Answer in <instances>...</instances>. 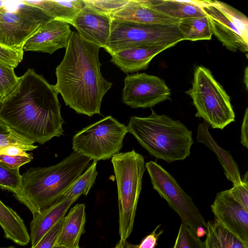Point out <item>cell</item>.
I'll return each instance as SVG.
<instances>
[{
	"label": "cell",
	"instance_id": "6da1fadb",
	"mask_svg": "<svg viewBox=\"0 0 248 248\" xmlns=\"http://www.w3.org/2000/svg\"><path fill=\"white\" fill-rule=\"evenodd\" d=\"M58 94L53 85L29 68L1 102L0 119L15 132L44 144L64 134Z\"/></svg>",
	"mask_w": 248,
	"mask_h": 248
},
{
	"label": "cell",
	"instance_id": "7a4b0ae2",
	"mask_svg": "<svg viewBox=\"0 0 248 248\" xmlns=\"http://www.w3.org/2000/svg\"><path fill=\"white\" fill-rule=\"evenodd\" d=\"M101 48L72 31L63 58L56 68L53 86L65 105L89 117L101 114L103 98L112 85L100 71Z\"/></svg>",
	"mask_w": 248,
	"mask_h": 248
},
{
	"label": "cell",
	"instance_id": "3957f363",
	"mask_svg": "<svg viewBox=\"0 0 248 248\" xmlns=\"http://www.w3.org/2000/svg\"><path fill=\"white\" fill-rule=\"evenodd\" d=\"M91 160L73 151L58 163L30 168L22 175L20 191L14 195L32 215L39 213L59 201L89 166Z\"/></svg>",
	"mask_w": 248,
	"mask_h": 248
},
{
	"label": "cell",
	"instance_id": "277c9868",
	"mask_svg": "<svg viewBox=\"0 0 248 248\" xmlns=\"http://www.w3.org/2000/svg\"><path fill=\"white\" fill-rule=\"evenodd\" d=\"M151 110L147 117H131L128 132L157 159L169 163L186 159L194 143L192 131L179 121Z\"/></svg>",
	"mask_w": 248,
	"mask_h": 248
},
{
	"label": "cell",
	"instance_id": "5b68a950",
	"mask_svg": "<svg viewBox=\"0 0 248 248\" xmlns=\"http://www.w3.org/2000/svg\"><path fill=\"white\" fill-rule=\"evenodd\" d=\"M116 180L121 244H124L133 228L137 204L145 171L143 156L134 150L118 153L111 158Z\"/></svg>",
	"mask_w": 248,
	"mask_h": 248
},
{
	"label": "cell",
	"instance_id": "8992f818",
	"mask_svg": "<svg viewBox=\"0 0 248 248\" xmlns=\"http://www.w3.org/2000/svg\"><path fill=\"white\" fill-rule=\"evenodd\" d=\"M186 93L196 109L195 117L202 118L212 128L223 129L235 121L229 95L208 68H196L192 87Z\"/></svg>",
	"mask_w": 248,
	"mask_h": 248
},
{
	"label": "cell",
	"instance_id": "52a82bcc",
	"mask_svg": "<svg viewBox=\"0 0 248 248\" xmlns=\"http://www.w3.org/2000/svg\"><path fill=\"white\" fill-rule=\"evenodd\" d=\"M184 40L178 25L146 24L111 19L105 48L110 55L140 46H175Z\"/></svg>",
	"mask_w": 248,
	"mask_h": 248
},
{
	"label": "cell",
	"instance_id": "ba28073f",
	"mask_svg": "<svg viewBox=\"0 0 248 248\" xmlns=\"http://www.w3.org/2000/svg\"><path fill=\"white\" fill-rule=\"evenodd\" d=\"M127 126L109 115L83 128L72 139V149L94 162L119 153Z\"/></svg>",
	"mask_w": 248,
	"mask_h": 248
},
{
	"label": "cell",
	"instance_id": "9c48e42d",
	"mask_svg": "<svg viewBox=\"0 0 248 248\" xmlns=\"http://www.w3.org/2000/svg\"><path fill=\"white\" fill-rule=\"evenodd\" d=\"M208 17L213 34L228 49L247 53L248 19L241 12L217 0H199Z\"/></svg>",
	"mask_w": 248,
	"mask_h": 248
},
{
	"label": "cell",
	"instance_id": "30bf717a",
	"mask_svg": "<svg viewBox=\"0 0 248 248\" xmlns=\"http://www.w3.org/2000/svg\"><path fill=\"white\" fill-rule=\"evenodd\" d=\"M19 3L14 11L5 5L0 9V45L16 50H23L42 26L54 19L36 7Z\"/></svg>",
	"mask_w": 248,
	"mask_h": 248
},
{
	"label": "cell",
	"instance_id": "8fae6325",
	"mask_svg": "<svg viewBox=\"0 0 248 248\" xmlns=\"http://www.w3.org/2000/svg\"><path fill=\"white\" fill-rule=\"evenodd\" d=\"M145 167L153 188L179 215L182 223L187 225L195 234L198 227H206V222L191 197L167 170L153 161L147 162Z\"/></svg>",
	"mask_w": 248,
	"mask_h": 248
},
{
	"label": "cell",
	"instance_id": "7c38bea8",
	"mask_svg": "<svg viewBox=\"0 0 248 248\" xmlns=\"http://www.w3.org/2000/svg\"><path fill=\"white\" fill-rule=\"evenodd\" d=\"M171 92L164 80L145 73L127 75L124 79L122 101L134 108H152L170 100Z\"/></svg>",
	"mask_w": 248,
	"mask_h": 248
},
{
	"label": "cell",
	"instance_id": "4fadbf2b",
	"mask_svg": "<svg viewBox=\"0 0 248 248\" xmlns=\"http://www.w3.org/2000/svg\"><path fill=\"white\" fill-rule=\"evenodd\" d=\"M211 207L215 219L248 245V211L237 202L227 190L217 193Z\"/></svg>",
	"mask_w": 248,
	"mask_h": 248
},
{
	"label": "cell",
	"instance_id": "5bb4252c",
	"mask_svg": "<svg viewBox=\"0 0 248 248\" xmlns=\"http://www.w3.org/2000/svg\"><path fill=\"white\" fill-rule=\"evenodd\" d=\"M72 31L66 22L52 19L43 26L25 44L23 51H36L52 54L65 48Z\"/></svg>",
	"mask_w": 248,
	"mask_h": 248
},
{
	"label": "cell",
	"instance_id": "9a60e30c",
	"mask_svg": "<svg viewBox=\"0 0 248 248\" xmlns=\"http://www.w3.org/2000/svg\"><path fill=\"white\" fill-rule=\"evenodd\" d=\"M111 19L85 6L71 23L84 39L105 48L110 32Z\"/></svg>",
	"mask_w": 248,
	"mask_h": 248
},
{
	"label": "cell",
	"instance_id": "2e32d148",
	"mask_svg": "<svg viewBox=\"0 0 248 248\" xmlns=\"http://www.w3.org/2000/svg\"><path fill=\"white\" fill-rule=\"evenodd\" d=\"M170 47L155 46L133 47L112 53L110 62L128 75L147 69L155 56Z\"/></svg>",
	"mask_w": 248,
	"mask_h": 248
},
{
	"label": "cell",
	"instance_id": "e0dca14e",
	"mask_svg": "<svg viewBox=\"0 0 248 248\" xmlns=\"http://www.w3.org/2000/svg\"><path fill=\"white\" fill-rule=\"evenodd\" d=\"M110 18L141 24L166 25H178L180 21L143 4L140 0H128Z\"/></svg>",
	"mask_w": 248,
	"mask_h": 248
},
{
	"label": "cell",
	"instance_id": "ac0fdd59",
	"mask_svg": "<svg viewBox=\"0 0 248 248\" xmlns=\"http://www.w3.org/2000/svg\"><path fill=\"white\" fill-rule=\"evenodd\" d=\"M77 200L61 198L59 201L39 213L32 215L30 223V241L34 246L60 219L63 218L71 205Z\"/></svg>",
	"mask_w": 248,
	"mask_h": 248
},
{
	"label": "cell",
	"instance_id": "d6986e66",
	"mask_svg": "<svg viewBox=\"0 0 248 248\" xmlns=\"http://www.w3.org/2000/svg\"><path fill=\"white\" fill-rule=\"evenodd\" d=\"M86 222L85 206L78 203L64 217L63 224L55 246L78 248Z\"/></svg>",
	"mask_w": 248,
	"mask_h": 248
},
{
	"label": "cell",
	"instance_id": "ffe728a7",
	"mask_svg": "<svg viewBox=\"0 0 248 248\" xmlns=\"http://www.w3.org/2000/svg\"><path fill=\"white\" fill-rule=\"evenodd\" d=\"M209 124L204 121L199 124L196 136L197 141L204 144L215 153L227 179L232 182L233 185L240 184L242 179L237 163L229 151L217 144L209 132Z\"/></svg>",
	"mask_w": 248,
	"mask_h": 248
},
{
	"label": "cell",
	"instance_id": "44dd1931",
	"mask_svg": "<svg viewBox=\"0 0 248 248\" xmlns=\"http://www.w3.org/2000/svg\"><path fill=\"white\" fill-rule=\"evenodd\" d=\"M143 4L168 16L183 20L206 16L199 0H140Z\"/></svg>",
	"mask_w": 248,
	"mask_h": 248
},
{
	"label": "cell",
	"instance_id": "7402d4cb",
	"mask_svg": "<svg viewBox=\"0 0 248 248\" xmlns=\"http://www.w3.org/2000/svg\"><path fill=\"white\" fill-rule=\"evenodd\" d=\"M22 3L36 7L55 19L70 24L85 6L83 0H22Z\"/></svg>",
	"mask_w": 248,
	"mask_h": 248
},
{
	"label": "cell",
	"instance_id": "603a6c76",
	"mask_svg": "<svg viewBox=\"0 0 248 248\" xmlns=\"http://www.w3.org/2000/svg\"><path fill=\"white\" fill-rule=\"evenodd\" d=\"M0 226L6 238L22 246L29 243L30 235L24 221L16 211L0 200Z\"/></svg>",
	"mask_w": 248,
	"mask_h": 248
},
{
	"label": "cell",
	"instance_id": "cb8c5ba5",
	"mask_svg": "<svg viewBox=\"0 0 248 248\" xmlns=\"http://www.w3.org/2000/svg\"><path fill=\"white\" fill-rule=\"evenodd\" d=\"M205 248H248V245L222 226L216 219L206 225Z\"/></svg>",
	"mask_w": 248,
	"mask_h": 248
},
{
	"label": "cell",
	"instance_id": "d4e9b609",
	"mask_svg": "<svg viewBox=\"0 0 248 248\" xmlns=\"http://www.w3.org/2000/svg\"><path fill=\"white\" fill-rule=\"evenodd\" d=\"M178 28L184 40H209L213 35L210 22L206 15L181 20Z\"/></svg>",
	"mask_w": 248,
	"mask_h": 248
},
{
	"label": "cell",
	"instance_id": "484cf974",
	"mask_svg": "<svg viewBox=\"0 0 248 248\" xmlns=\"http://www.w3.org/2000/svg\"><path fill=\"white\" fill-rule=\"evenodd\" d=\"M96 165L97 162L93 161L86 171L66 191L62 198L77 200L82 195H87L97 175Z\"/></svg>",
	"mask_w": 248,
	"mask_h": 248
},
{
	"label": "cell",
	"instance_id": "4316f807",
	"mask_svg": "<svg viewBox=\"0 0 248 248\" xmlns=\"http://www.w3.org/2000/svg\"><path fill=\"white\" fill-rule=\"evenodd\" d=\"M21 184L19 168L11 169L0 162V188L11 191L15 195L20 191Z\"/></svg>",
	"mask_w": 248,
	"mask_h": 248
},
{
	"label": "cell",
	"instance_id": "83f0119b",
	"mask_svg": "<svg viewBox=\"0 0 248 248\" xmlns=\"http://www.w3.org/2000/svg\"><path fill=\"white\" fill-rule=\"evenodd\" d=\"M173 248H205L201 241L189 228L182 223Z\"/></svg>",
	"mask_w": 248,
	"mask_h": 248
},
{
	"label": "cell",
	"instance_id": "f1b7e54d",
	"mask_svg": "<svg viewBox=\"0 0 248 248\" xmlns=\"http://www.w3.org/2000/svg\"><path fill=\"white\" fill-rule=\"evenodd\" d=\"M34 142L13 131L8 134L0 135V152L11 146L19 147L26 151H32L38 146Z\"/></svg>",
	"mask_w": 248,
	"mask_h": 248
},
{
	"label": "cell",
	"instance_id": "f546056e",
	"mask_svg": "<svg viewBox=\"0 0 248 248\" xmlns=\"http://www.w3.org/2000/svg\"><path fill=\"white\" fill-rule=\"evenodd\" d=\"M19 79L14 68L0 64V101L1 102L14 90Z\"/></svg>",
	"mask_w": 248,
	"mask_h": 248
},
{
	"label": "cell",
	"instance_id": "4dcf8cb0",
	"mask_svg": "<svg viewBox=\"0 0 248 248\" xmlns=\"http://www.w3.org/2000/svg\"><path fill=\"white\" fill-rule=\"evenodd\" d=\"M85 5L96 12L110 16L123 7L128 0H83Z\"/></svg>",
	"mask_w": 248,
	"mask_h": 248
},
{
	"label": "cell",
	"instance_id": "1f68e13d",
	"mask_svg": "<svg viewBox=\"0 0 248 248\" xmlns=\"http://www.w3.org/2000/svg\"><path fill=\"white\" fill-rule=\"evenodd\" d=\"M248 172L246 171L242 182L227 190L230 196L248 211Z\"/></svg>",
	"mask_w": 248,
	"mask_h": 248
},
{
	"label": "cell",
	"instance_id": "d6a6232c",
	"mask_svg": "<svg viewBox=\"0 0 248 248\" xmlns=\"http://www.w3.org/2000/svg\"><path fill=\"white\" fill-rule=\"evenodd\" d=\"M23 54V50H14L0 45V64L15 68L22 61Z\"/></svg>",
	"mask_w": 248,
	"mask_h": 248
},
{
	"label": "cell",
	"instance_id": "836d02e7",
	"mask_svg": "<svg viewBox=\"0 0 248 248\" xmlns=\"http://www.w3.org/2000/svg\"><path fill=\"white\" fill-rule=\"evenodd\" d=\"M64 217L48 231L34 246L31 247V248H53L55 246L62 229Z\"/></svg>",
	"mask_w": 248,
	"mask_h": 248
},
{
	"label": "cell",
	"instance_id": "e575fe53",
	"mask_svg": "<svg viewBox=\"0 0 248 248\" xmlns=\"http://www.w3.org/2000/svg\"><path fill=\"white\" fill-rule=\"evenodd\" d=\"M160 225L156 226L154 231L145 236L139 245H133L126 241L123 245V248H155L157 240L163 232V230L156 232Z\"/></svg>",
	"mask_w": 248,
	"mask_h": 248
},
{
	"label": "cell",
	"instance_id": "d590c367",
	"mask_svg": "<svg viewBox=\"0 0 248 248\" xmlns=\"http://www.w3.org/2000/svg\"><path fill=\"white\" fill-rule=\"evenodd\" d=\"M32 156L29 154L26 155L11 156L0 154V162L6 166L11 168L16 169L31 162Z\"/></svg>",
	"mask_w": 248,
	"mask_h": 248
},
{
	"label": "cell",
	"instance_id": "8d00e7d4",
	"mask_svg": "<svg viewBox=\"0 0 248 248\" xmlns=\"http://www.w3.org/2000/svg\"><path fill=\"white\" fill-rule=\"evenodd\" d=\"M248 108H247L244 113L241 128V143L247 149L248 148Z\"/></svg>",
	"mask_w": 248,
	"mask_h": 248
},
{
	"label": "cell",
	"instance_id": "74e56055",
	"mask_svg": "<svg viewBox=\"0 0 248 248\" xmlns=\"http://www.w3.org/2000/svg\"><path fill=\"white\" fill-rule=\"evenodd\" d=\"M0 154L8 155H26L28 154L26 151L16 146H11L3 149Z\"/></svg>",
	"mask_w": 248,
	"mask_h": 248
},
{
	"label": "cell",
	"instance_id": "f35d334b",
	"mask_svg": "<svg viewBox=\"0 0 248 248\" xmlns=\"http://www.w3.org/2000/svg\"><path fill=\"white\" fill-rule=\"evenodd\" d=\"M13 131L0 119V135L8 134Z\"/></svg>",
	"mask_w": 248,
	"mask_h": 248
},
{
	"label": "cell",
	"instance_id": "ab89813d",
	"mask_svg": "<svg viewBox=\"0 0 248 248\" xmlns=\"http://www.w3.org/2000/svg\"><path fill=\"white\" fill-rule=\"evenodd\" d=\"M206 230L204 229V227H199L197 230L196 234L198 237H200L206 234Z\"/></svg>",
	"mask_w": 248,
	"mask_h": 248
},
{
	"label": "cell",
	"instance_id": "60d3db41",
	"mask_svg": "<svg viewBox=\"0 0 248 248\" xmlns=\"http://www.w3.org/2000/svg\"><path fill=\"white\" fill-rule=\"evenodd\" d=\"M248 67L246 68L245 74H244V82L245 84L246 89H248Z\"/></svg>",
	"mask_w": 248,
	"mask_h": 248
},
{
	"label": "cell",
	"instance_id": "b9f144b4",
	"mask_svg": "<svg viewBox=\"0 0 248 248\" xmlns=\"http://www.w3.org/2000/svg\"><path fill=\"white\" fill-rule=\"evenodd\" d=\"M123 245L124 244H122L119 242L116 246L113 248H123Z\"/></svg>",
	"mask_w": 248,
	"mask_h": 248
},
{
	"label": "cell",
	"instance_id": "7bdbcfd3",
	"mask_svg": "<svg viewBox=\"0 0 248 248\" xmlns=\"http://www.w3.org/2000/svg\"><path fill=\"white\" fill-rule=\"evenodd\" d=\"M53 248H67L62 247V246H54Z\"/></svg>",
	"mask_w": 248,
	"mask_h": 248
},
{
	"label": "cell",
	"instance_id": "ee69618b",
	"mask_svg": "<svg viewBox=\"0 0 248 248\" xmlns=\"http://www.w3.org/2000/svg\"><path fill=\"white\" fill-rule=\"evenodd\" d=\"M0 248H15L14 246H9V247H2Z\"/></svg>",
	"mask_w": 248,
	"mask_h": 248
},
{
	"label": "cell",
	"instance_id": "f6af8a7d",
	"mask_svg": "<svg viewBox=\"0 0 248 248\" xmlns=\"http://www.w3.org/2000/svg\"><path fill=\"white\" fill-rule=\"evenodd\" d=\"M1 102L0 101V105H1Z\"/></svg>",
	"mask_w": 248,
	"mask_h": 248
}]
</instances>
